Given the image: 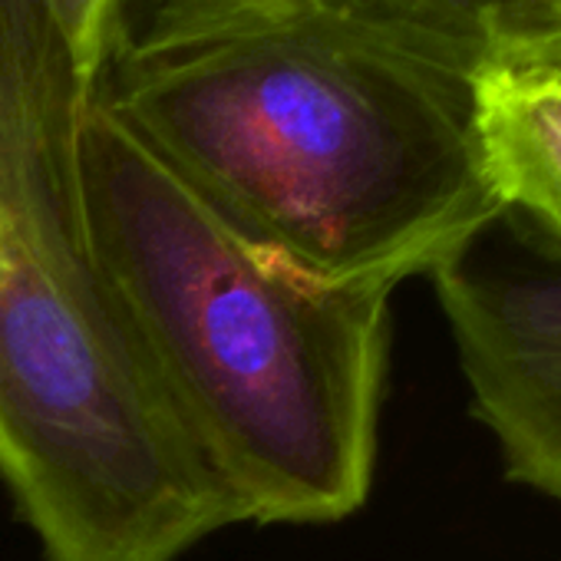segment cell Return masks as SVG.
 Masks as SVG:
<instances>
[{"label": "cell", "instance_id": "cell-6", "mask_svg": "<svg viewBox=\"0 0 561 561\" xmlns=\"http://www.w3.org/2000/svg\"><path fill=\"white\" fill-rule=\"evenodd\" d=\"M472 123L495 202L561 238V67L535 60L479 73Z\"/></svg>", "mask_w": 561, "mask_h": 561}, {"label": "cell", "instance_id": "cell-8", "mask_svg": "<svg viewBox=\"0 0 561 561\" xmlns=\"http://www.w3.org/2000/svg\"><path fill=\"white\" fill-rule=\"evenodd\" d=\"M548 64H558V67H561V60H548Z\"/></svg>", "mask_w": 561, "mask_h": 561}, {"label": "cell", "instance_id": "cell-3", "mask_svg": "<svg viewBox=\"0 0 561 561\" xmlns=\"http://www.w3.org/2000/svg\"><path fill=\"white\" fill-rule=\"evenodd\" d=\"M96 254L185 439L241 522L324 525L367 502L390 288L321 285L208 211L90 93Z\"/></svg>", "mask_w": 561, "mask_h": 561}, {"label": "cell", "instance_id": "cell-7", "mask_svg": "<svg viewBox=\"0 0 561 561\" xmlns=\"http://www.w3.org/2000/svg\"><path fill=\"white\" fill-rule=\"evenodd\" d=\"M116 0H50V8L60 18L64 34L70 37L80 64L87 67V73H96L100 64V50L106 41V27H110V14H113Z\"/></svg>", "mask_w": 561, "mask_h": 561}, {"label": "cell", "instance_id": "cell-5", "mask_svg": "<svg viewBox=\"0 0 561 561\" xmlns=\"http://www.w3.org/2000/svg\"><path fill=\"white\" fill-rule=\"evenodd\" d=\"M324 4L469 83L492 67L561 60V0H324Z\"/></svg>", "mask_w": 561, "mask_h": 561}, {"label": "cell", "instance_id": "cell-4", "mask_svg": "<svg viewBox=\"0 0 561 561\" xmlns=\"http://www.w3.org/2000/svg\"><path fill=\"white\" fill-rule=\"evenodd\" d=\"M430 274L512 479L561 499V238L499 205Z\"/></svg>", "mask_w": 561, "mask_h": 561}, {"label": "cell", "instance_id": "cell-1", "mask_svg": "<svg viewBox=\"0 0 561 561\" xmlns=\"http://www.w3.org/2000/svg\"><path fill=\"white\" fill-rule=\"evenodd\" d=\"M93 100L234 234L397 288L495 208L472 83L324 0H116Z\"/></svg>", "mask_w": 561, "mask_h": 561}, {"label": "cell", "instance_id": "cell-2", "mask_svg": "<svg viewBox=\"0 0 561 561\" xmlns=\"http://www.w3.org/2000/svg\"><path fill=\"white\" fill-rule=\"evenodd\" d=\"M90 93L50 0H0V479L47 561H179L241 518L96 254Z\"/></svg>", "mask_w": 561, "mask_h": 561}]
</instances>
